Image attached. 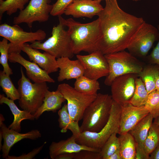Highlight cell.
I'll return each mask as SVG.
<instances>
[{
  "label": "cell",
  "mask_w": 159,
  "mask_h": 159,
  "mask_svg": "<svg viewBox=\"0 0 159 159\" xmlns=\"http://www.w3.org/2000/svg\"><path fill=\"white\" fill-rule=\"evenodd\" d=\"M145 106L154 118L159 115V91L155 90L148 94Z\"/></svg>",
  "instance_id": "34"
},
{
  "label": "cell",
  "mask_w": 159,
  "mask_h": 159,
  "mask_svg": "<svg viewBox=\"0 0 159 159\" xmlns=\"http://www.w3.org/2000/svg\"><path fill=\"white\" fill-rule=\"evenodd\" d=\"M132 1H140V0H131Z\"/></svg>",
  "instance_id": "45"
},
{
  "label": "cell",
  "mask_w": 159,
  "mask_h": 159,
  "mask_svg": "<svg viewBox=\"0 0 159 159\" xmlns=\"http://www.w3.org/2000/svg\"><path fill=\"white\" fill-rule=\"evenodd\" d=\"M0 36L9 41V54L20 53L24 44L43 40L46 38V34L41 29L35 32H27L18 24L10 26L4 23L0 25Z\"/></svg>",
  "instance_id": "8"
},
{
  "label": "cell",
  "mask_w": 159,
  "mask_h": 159,
  "mask_svg": "<svg viewBox=\"0 0 159 159\" xmlns=\"http://www.w3.org/2000/svg\"><path fill=\"white\" fill-rule=\"evenodd\" d=\"M14 101L6 97L4 94L0 95V104L7 105L14 116L13 121L8 128L19 132L21 131V122L22 121L24 120H34L35 118L33 115L30 113L19 110Z\"/></svg>",
  "instance_id": "22"
},
{
  "label": "cell",
  "mask_w": 159,
  "mask_h": 159,
  "mask_svg": "<svg viewBox=\"0 0 159 159\" xmlns=\"http://www.w3.org/2000/svg\"><path fill=\"white\" fill-rule=\"evenodd\" d=\"M116 133H113L105 143L100 152L101 159H108L120 148V142Z\"/></svg>",
  "instance_id": "32"
},
{
  "label": "cell",
  "mask_w": 159,
  "mask_h": 159,
  "mask_svg": "<svg viewBox=\"0 0 159 159\" xmlns=\"http://www.w3.org/2000/svg\"><path fill=\"white\" fill-rule=\"evenodd\" d=\"M100 0H73L66 8L64 14L78 18H92L97 15L103 9Z\"/></svg>",
  "instance_id": "16"
},
{
  "label": "cell",
  "mask_w": 159,
  "mask_h": 159,
  "mask_svg": "<svg viewBox=\"0 0 159 159\" xmlns=\"http://www.w3.org/2000/svg\"><path fill=\"white\" fill-rule=\"evenodd\" d=\"M76 57L84 68L85 76L97 80L108 75V64L104 55L100 51L98 50L87 55L77 54Z\"/></svg>",
  "instance_id": "11"
},
{
  "label": "cell",
  "mask_w": 159,
  "mask_h": 159,
  "mask_svg": "<svg viewBox=\"0 0 159 159\" xmlns=\"http://www.w3.org/2000/svg\"><path fill=\"white\" fill-rule=\"evenodd\" d=\"M149 159H159V144L150 155Z\"/></svg>",
  "instance_id": "40"
},
{
  "label": "cell",
  "mask_w": 159,
  "mask_h": 159,
  "mask_svg": "<svg viewBox=\"0 0 159 159\" xmlns=\"http://www.w3.org/2000/svg\"><path fill=\"white\" fill-rule=\"evenodd\" d=\"M9 61L12 63H17L25 69L28 78L34 83L48 82L54 83V80L35 62L29 61L24 58L20 53L9 54Z\"/></svg>",
  "instance_id": "17"
},
{
  "label": "cell",
  "mask_w": 159,
  "mask_h": 159,
  "mask_svg": "<svg viewBox=\"0 0 159 159\" xmlns=\"http://www.w3.org/2000/svg\"><path fill=\"white\" fill-rule=\"evenodd\" d=\"M29 0H6L0 3V18L5 12L10 16L18 10L21 11L24 8V6Z\"/></svg>",
  "instance_id": "31"
},
{
  "label": "cell",
  "mask_w": 159,
  "mask_h": 159,
  "mask_svg": "<svg viewBox=\"0 0 159 159\" xmlns=\"http://www.w3.org/2000/svg\"><path fill=\"white\" fill-rule=\"evenodd\" d=\"M108 159H122L120 149H118L111 155Z\"/></svg>",
  "instance_id": "41"
},
{
  "label": "cell",
  "mask_w": 159,
  "mask_h": 159,
  "mask_svg": "<svg viewBox=\"0 0 159 159\" xmlns=\"http://www.w3.org/2000/svg\"><path fill=\"white\" fill-rule=\"evenodd\" d=\"M59 69L57 81L62 82L64 80L77 79L84 74V69L82 64L77 59L71 60L67 57L57 59Z\"/></svg>",
  "instance_id": "20"
},
{
  "label": "cell",
  "mask_w": 159,
  "mask_h": 159,
  "mask_svg": "<svg viewBox=\"0 0 159 159\" xmlns=\"http://www.w3.org/2000/svg\"><path fill=\"white\" fill-rule=\"evenodd\" d=\"M46 143L44 142L42 145L33 149L27 154H23L18 156L9 155L6 159H32L42 150Z\"/></svg>",
  "instance_id": "37"
},
{
  "label": "cell",
  "mask_w": 159,
  "mask_h": 159,
  "mask_svg": "<svg viewBox=\"0 0 159 159\" xmlns=\"http://www.w3.org/2000/svg\"><path fill=\"white\" fill-rule=\"evenodd\" d=\"M138 77L135 80L134 93L129 103L133 105L140 107L145 105L148 94L144 82L140 77Z\"/></svg>",
  "instance_id": "28"
},
{
  "label": "cell",
  "mask_w": 159,
  "mask_h": 159,
  "mask_svg": "<svg viewBox=\"0 0 159 159\" xmlns=\"http://www.w3.org/2000/svg\"><path fill=\"white\" fill-rule=\"evenodd\" d=\"M138 77V74H129L116 78L110 85L113 100L121 106L129 103L134 93L135 80Z\"/></svg>",
  "instance_id": "13"
},
{
  "label": "cell",
  "mask_w": 159,
  "mask_h": 159,
  "mask_svg": "<svg viewBox=\"0 0 159 159\" xmlns=\"http://www.w3.org/2000/svg\"><path fill=\"white\" fill-rule=\"evenodd\" d=\"M105 1L98 16L100 30L99 50L104 55L127 49L145 22L143 18L124 11L117 0Z\"/></svg>",
  "instance_id": "1"
},
{
  "label": "cell",
  "mask_w": 159,
  "mask_h": 159,
  "mask_svg": "<svg viewBox=\"0 0 159 159\" xmlns=\"http://www.w3.org/2000/svg\"><path fill=\"white\" fill-rule=\"evenodd\" d=\"M58 121L59 126L62 133L66 132L69 130L72 132V135L77 137L81 133L80 127L78 121L74 120L71 117L69 113L67 104L64 105L58 111Z\"/></svg>",
  "instance_id": "24"
},
{
  "label": "cell",
  "mask_w": 159,
  "mask_h": 159,
  "mask_svg": "<svg viewBox=\"0 0 159 159\" xmlns=\"http://www.w3.org/2000/svg\"><path fill=\"white\" fill-rule=\"evenodd\" d=\"M57 90L67 101L68 111L71 118L78 122L82 119L85 110L97 96L80 92L66 83L59 85Z\"/></svg>",
  "instance_id": "9"
},
{
  "label": "cell",
  "mask_w": 159,
  "mask_h": 159,
  "mask_svg": "<svg viewBox=\"0 0 159 159\" xmlns=\"http://www.w3.org/2000/svg\"><path fill=\"white\" fill-rule=\"evenodd\" d=\"M21 49L27 55L31 61L37 64L48 74L58 71L57 59L49 53L45 52L42 53L26 43L23 45Z\"/></svg>",
  "instance_id": "18"
},
{
  "label": "cell",
  "mask_w": 159,
  "mask_h": 159,
  "mask_svg": "<svg viewBox=\"0 0 159 159\" xmlns=\"http://www.w3.org/2000/svg\"><path fill=\"white\" fill-rule=\"evenodd\" d=\"M75 153H66L61 154L57 156L55 159H73Z\"/></svg>",
  "instance_id": "39"
},
{
  "label": "cell",
  "mask_w": 159,
  "mask_h": 159,
  "mask_svg": "<svg viewBox=\"0 0 159 159\" xmlns=\"http://www.w3.org/2000/svg\"><path fill=\"white\" fill-rule=\"evenodd\" d=\"M155 119V120L154 122L156 123L159 126V115Z\"/></svg>",
  "instance_id": "43"
},
{
  "label": "cell",
  "mask_w": 159,
  "mask_h": 159,
  "mask_svg": "<svg viewBox=\"0 0 159 159\" xmlns=\"http://www.w3.org/2000/svg\"><path fill=\"white\" fill-rule=\"evenodd\" d=\"M51 2L50 0H30L28 5L14 18L13 23H25L31 28L35 22L47 21L53 7L50 4Z\"/></svg>",
  "instance_id": "10"
},
{
  "label": "cell",
  "mask_w": 159,
  "mask_h": 159,
  "mask_svg": "<svg viewBox=\"0 0 159 159\" xmlns=\"http://www.w3.org/2000/svg\"><path fill=\"white\" fill-rule=\"evenodd\" d=\"M76 137L72 135L65 140L52 142L49 146V155L52 159L58 155L66 153H76L82 150L100 152V150L80 145L77 143Z\"/></svg>",
  "instance_id": "19"
},
{
  "label": "cell",
  "mask_w": 159,
  "mask_h": 159,
  "mask_svg": "<svg viewBox=\"0 0 159 159\" xmlns=\"http://www.w3.org/2000/svg\"><path fill=\"white\" fill-rule=\"evenodd\" d=\"M73 0H57L53 5L50 14L53 16H61L65 9Z\"/></svg>",
  "instance_id": "35"
},
{
  "label": "cell",
  "mask_w": 159,
  "mask_h": 159,
  "mask_svg": "<svg viewBox=\"0 0 159 159\" xmlns=\"http://www.w3.org/2000/svg\"><path fill=\"white\" fill-rule=\"evenodd\" d=\"M8 41L7 39L4 38L0 41V64L3 66V71L6 74L10 75L12 74L13 72L8 62L10 47V44L8 43Z\"/></svg>",
  "instance_id": "33"
},
{
  "label": "cell",
  "mask_w": 159,
  "mask_h": 159,
  "mask_svg": "<svg viewBox=\"0 0 159 159\" xmlns=\"http://www.w3.org/2000/svg\"><path fill=\"white\" fill-rule=\"evenodd\" d=\"M149 113L145 106H136L130 103L121 106L118 134L121 135L129 132Z\"/></svg>",
  "instance_id": "15"
},
{
  "label": "cell",
  "mask_w": 159,
  "mask_h": 159,
  "mask_svg": "<svg viewBox=\"0 0 159 159\" xmlns=\"http://www.w3.org/2000/svg\"><path fill=\"white\" fill-rule=\"evenodd\" d=\"M20 71L21 77L17 83L19 105L23 110L33 115L43 103L49 87L47 82L32 83L25 76L22 67Z\"/></svg>",
  "instance_id": "6"
},
{
  "label": "cell",
  "mask_w": 159,
  "mask_h": 159,
  "mask_svg": "<svg viewBox=\"0 0 159 159\" xmlns=\"http://www.w3.org/2000/svg\"><path fill=\"white\" fill-rule=\"evenodd\" d=\"M121 111V106L113 101L109 120L99 131H86L81 132L76 138L78 143L100 150L110 136L114 133L118 134Z\"/></svg>",
  "instance_id": "4"
},
{
  "label": "cell",
  "mask_w": 159,
  "mask_h": 159,
  "mask_svg": "<svg viewBox=\"0 0 159 159\" xmlns=\"http://www.w3.org/2000/svg\"><path fill=\"white\" fill-rule=\"evenodd\" d=\"M113 101L111 95L97 94L84 112L80 126L81 132H97L101 130L109 120Z\"/></svg>",
  "instance_id": "3"
},
{
  "label": "cell",
  "mask_w": 159,
  "mask_h": 159,
  "mask_svg": "<svg viewBox=\"0 0 159 159\" xmlns=\"http://www.w3.org/2000/svg\"><path fill=\"white\" fill-rule=\"evenodd\" d=\"M58 18L68 28L74 54L82 51L90 54L99 50L100 30L98 18L92 22L82 24L72 18L65 19L61 16Z\"/></svg>",
  "instance_id": "2"
},
{
  "label": "cell",
  "mask_w": 159,
  "mask_h": 159,
  "mask_svg": "<svg viewBox=\"0 0 159 159\" xmlns=\"http://www.w3.org/2000/svg\"><path fill=\"white\" fill-rule=\"evenodd\" d=\"M138 75L144 82L148 94L156 90V81L159 75V69L157 66H146L143 68Z\"/></svg>",
  "instance_id": "27"
},
{
  "label": "cell",
  "mask_w": 159,
  "mask_h": 159,
  "mask_svg": "<svg viewBox=\"0 0 159 159\" xmlns=\"http://www.w3.org/2000/svg\"><path fill=\"white\" fill-rule=\"evenodd\" d=\"M109 67V73L104 83L110 86L117 77L125 74H138L143 67L133 55L125 50L104 55Z\"/></svg>",
  "instance_id": "7"
},
{
  "label": "cell",
  "mask_w": 159,
  "mask_h": 159,
  "mask_svg": "<svg viewBox=\"0 0 159 159\" xmlns=\"http://www.w3.org/2000/svg\"><path fill=\"white\" fill-rule=\"evenodd\" d=\"M74 159H101L100 152L82 150L75 154Z\"/></svg>",
  "instance_id": "36"
},
{
  "label": "cell",
  "mask_w": 159,
  "mask_h": 159,
  "mask_svg": "<svg viewBox=\"0 0 159 159\" xmlns=\"http://www.w3.org/2000/svg\"><path fill=\"white\" fill-rule=\"evenodd\" d=\"M0 86L6 97L14 101L19 99L18 90L14 85L10 75L0 71Z\"/></svg>",
  "instance_id": "29"
},
{
  "label": "cell",
  "mask_w": 159,
  "mask_h": 159,
  "mask_svg": "<svg viewBox=\"0 0 159 159\" xmlns=\"http://www.w3.org/2000/svg\"><path fill=\"white\" fill-rule=\"evenodd\" d=\"M159 144V126L154 122L150 127L144 143L145 150L150 155Z\"/></svg>",
  "instance_id": "30"
},
{
  "label": "cell",
  "mask_w": 159,
  "mask_h": 159,
  "mask_svg": "<svg viewBox=\"0 0 159 159\" xmlns=\"http://www.w3.org/2000/svg\"><path fill=\"white\" fill-rule=\"evenodd\" d=\"M74 88L81 93L95 96L97 95V92L100 89L97 80L90 79L84 75L76 79Z\"/></svg>",
  "instance_id": "26"
},
{
  "label": "cell",
  "mask_w": 159,
  "mask_h": 159,
  "mask_svg": "<svg viewBox=\"0 0 159 159\" xmlns=\"http://www.w3.org/2000/svg\"><path fill=\"white\" fill-rule=\"evenodd\" d=\"M157 28L159 31V40L158 42L156 47L159 49V25H158Z\"/></svg>",
  "instance_id": "44"
},
{
  "label": "cell",
  "mask_w": 159,
  "mask_h": 159,
  "mask_svg": "<svg viewBox=\"0 0 159 159\" xmlns=\"http://www.w3.org/2000/svg\"><path fill=\"white\" fill-rule=\"evenodd\" d=\"M4 0H0V3H1Z\"/></svg>",
  "instance_id": "46"
},
{
  "label": "cell",
  "mask_w": 159,
  "mask_h": 159,
  "mask_svg": "<svg viewBox=\"0 0 159 159\" xmlns=\"http://www.w3.org/2000/svg\"><path fill=\"white\" fill-rule=\"evenodd\" d=\"M100 0V1H102V0H105V1H107V0Z\"/></svg>",
  "instance_id": "47"
},
{
  "label": "cell",
  "mask_w": 159,
  "mask_h": 159,
  "mask_svg": "<svg viewBox=\"0 0 159 159\" xmlns=\"http://www.w3.org/2000/svg\"><path fill=\"white\" fill-rule=\"evenodd\" d=\"M66 100L58 90L50 91L48 90L45 95L43 103L33 114L35 119H38L45 112H55L59 110L63 103Z\"/></svg>",
  "instance_id": "21"
},
{
  "label": "cell",
  "mask_w": 159,
  "mask_h": 159,
  "mask_svg": "<svg viewBox=\"0 0 159 159\" xmlns=\"http://www.w3.org/2000/svg\"><path fill=\"white\" fill-rule=\"evenodd\" d=\"M153 118L152 115L149 113L129 132L135 140L136 147L144 148L145 141Z\"/></svg>",
  "instance_id": "23"
},
{
  "label": "cell",
  "mask_w": 159,
  "mask_h": 159,
  "mask_svg": "<svg viewBox=\"0 0 159 159\" xmlns=\"http://www.w3.org/2000/svg\"><path fill=\"white\" fill-rule=\"evenodd\" d=\"M120 152L122 159H135L136 142L129 132L120 135Z\"/></svg>",
  "instance_id": "25"
},
{
  "label": "cell",
  "mask_w": 159,
  "mask_h": 159,
  "mask_svg": "<svg viewBox=\"0 0 159 159\" xmlns=\"http://www.w3.org/2000/svg\"><path fill=\"white\" fill-rule=\"evenodd\" d=\"M52 29V36L43 42L36 41L30 44L32 47L44 51L57 59L62 57L71 58L73 53L72 43L67 30L61 19Z\"/></svg>",
  "instance_id": "5"
},
{
  "label": "cell",
  "mask_w": 159,
  "mask_h": 159,
  "mask_svg": "<svg viewBox=\"0 0 159 159\" xmlns=\"http://www.w3.org/2000/svg\"><path fill=\"white\" fill-rule=\"evenodd\" d=\"M156 90L159 91V75L157 77L155 82Z\"/></svg>",
  "instance_id": "42"
},
{
  "label": "cell",
  "mask_w": 159,
  "mask_h": 159,
  "mask_svg": "<svg viewBox=\"0 0 159 159\" xmlns=\"http://www.w3.org/2000/svg\"><path fill=\"white\" fill-rule=\"evenodd\" d=\"M5 119L2 114L0 115V132H1L4 143L1 150L3 158L6 159L11 147L21 140L28 139L35 140L41 137L42 134L38 130H33L25 133H20L7 127L4 123Z\"/></svg>",
  "instance_id": "14"
},
{
  "label": "cell",
  "mask_w": 159,
  "mask_h": 159,
  "mask_svg": "<svg viewBox=\"0 0 159 159\" xmlns=\"http://www.w3.org/2000/svg\"><path fill=\"white\" fill-rule=\"evenodd\" d=\"M150 58L151 62L156 64L159 69V49L156 47L152 50Z\"/></svg>",
  "instance_id": "38"
},
{
  "label": "cell",
  "mask_w": 159,
  "mask_h": 159,
  "mask_svg": "<svg viewBox=\"0 0 159 159\" xmlns=\"http://www.w3.org/2000/svg\"><path fill=\"white\" fill-rule=\"evenodd\" d=\"M158 38L159 39V31L157 28L145 22L127 49L133 55L145 56Z\"/></svg>",
  "instance_id": "12"
}]
</instances>
